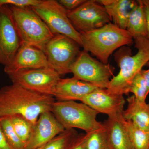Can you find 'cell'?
<instances>
[{
	"label": "cell",
	"instance_id": "f1b7e54d",
	"mask_svg": "<svg viewBox=\"0 0 149 149\" xmlns=\"http://www.w3.org/2000/svg\"><path fill=\"white\" fill-rule=\"evenodd\" d=\"M0 149H14L9 143L0 125Z\"/></svg>",
	"mask_w": 149,
	"mask_h": 149
},
{
	"label": "cell",
	"instance_id": "8fae6325",
	"mask_svg": "<svg viewBox=\"0 0 149 149\" xmlns=\"http://www.w3.org/2000/svg\"><path fill=\"white\" fill-rule=\"evenodd\" d=\"M21 42L9 7L0 6V64L8 65L13 59Z\"/></svg>",
	"mask_w": 149,
	"mask_h": 149
},
{
	"label": "cell",
	"instance_id": "4316f807",
	"mask_svg": "<svg viewBox=\"0 0 149 149\" xmlns=\"http://www.w3.org/2000/svg\"><path fill=\"white\" fill-rule=\"evenodd\" d=\"M86 0H60L58 2L65 9L71 11L77 8Z\"/></svg>",
	"mask_w": 149,
	"mask_h": 149
},
{
	"label": "cell",
	"instance_id": "f546056e",
	"mask_svg": "<svg viewBox=\"0 0 149 149\" xmlns=\"http://www.w3.org/2000/svg\"><path fill=\"white\" fill-rule=\"evenodd\" d=\"M144 6L145 13L146 17L147 29H148V36L149 39V2L148 0H142Z\"/></svg>",
	"mask_w": 149,
	"mask_h": 149
},
{
	"label": "cell",
	"instance_id": "2e32d148",
	"mask_svg": "<svg viewBox=\"0 0 149 149\" xmlns=\"http://www.w3.org/2000/svg\"><path fill=\"white\" fill-rule=\"evenodd\" d=\"M104 6L113 24L120 29L126 30L128 18L131 11L138 4L132 0H99Z\"/></svg>",
	"mask_w": 149,
	"mask_h": 149
},
{
	"label": "cell",
	"instance_id": "603a6c76",
	"mask_svg": "<svg viewBox=\"0 0 149 149\" xmlns=\"http://www.w3.org/2000/svg\"><path fill=\"white\" fill-rule=\"evenodd\" d=\"M15 131L24 146L29 141L34 125L23 116L15 115L9 116Z\"/></svg>",
	"mask_w": 149,
	"mask_h": 149
},
{
	"label": "cell",
	"instance_id": "7402d4cb",
	"mask_svg": "<svg viewBox=\"0 0 149 149\" xmlns=\"http://www.w3.org/2000/svg\"><path fill=\"white\" fill-rule=\"evenodd\" d=\"M85 135L88 149H114L104 125L103 128Z\"/></svg>",
	"mask_w": 149,
	"mask_h": 149
},
{
	"label": "cell",
	"instance_id": "5b68a950",
	"mask_svg": "<svg viewBox=\"0 0 149 149\" xmlns=\"http://www.w3.org/2000/svg\"><path fill=\"white\" fill-rule=\"evenodd\" d=\"M51 112L65 130L78 128L88 133L104 126L97 120L98 113L83 103L55 101Z\"/></svg>",
	"mask_w": 149,
	"mask_h": 149
},
{
	"label": "cell",
	"instance_id": "6da1fadb",
	"mask_svg": "<svg viewBox=\"0 0 149 149\" xmlns=\"http://www.w3.org/2000/svg\"><path fill=\"white\" fill-rule=\"evenodd\" d=\"M55 101L53 96L12 83L0 89V118L20 115L35 125L40 114L51 111Z\"/></svg>",
	"mask_w": 149,
	"mask_h": 149
},
{
	"label": "cell",
	"instance_id": "8992f818",
	"mask_svg": "<svg viewBox=\"0 0 149 149\" xmlns=\"http://www.w3.org/2000/svg\"><path fill=\"white\" fill-rule=\"evenodd\" d=\"M42 19L54 35H63L71 38L82 47L81 34L72 26L68 10L55 0H41L30 7Z\"/></svg>",
	"mask_w": 149,
	"mask_h": 149
},
{
	"label": "cell",
	"instance_id": "484cf974",
	"mask_svg": "<svg viewBox=\"0 0 149 149\" xmlns=\"http://www.w3.org/2000/svg\"><path fill=\"white\" fill-rule=\"evenodd\" d=\"M41 0H0V6H12L17 8L32 7L37 6Z\"/></svg>",
	"mask_w": 149,
	"mask_h": 149
},
{
	"label": "cell",
	"instance_id": "30bf717a",
	"mask_svg": "<svg viewBox=\"0 0 149 149\" xmlns=\"http://www.w3.org/2000/svg\"><path fill=\"white\" fill-rule=\"evenodd\" d=\"M68 15L80 33L98 29L111 22L104 6L95 0H86L77 8L68 11Z\"/></svg>",
	"mask_w": 149,
	"mask_h": 149
},
{
	"label": "cell",
	"instance_id": "ba28073f",
	"mask_svg": "<svg viewBox=\"0 0 149 149\" xmlns=\"http://www.w3.org/2000/svg\"><path fill=\"white\" fill-rule=\"evenodd\" d=\"M115 68L93 58L87 51L80 52L70 68L73 77L100 89H107Z\"/></svg>",
	"mask_w": 149,
	"mask_h": 149
},
{
	"label": "cell",
	"instance_id": "7a4b0ae2",
	"mask_svg": "<svg viewBox=\"0 0 149 149\" xmlns=\"http://www.w3.org/2000/svg\"><path fill=\"white\" fill-rule=\"evenodd\" d=\"M135 47L138 50L132 55L130 48L122 47L114 54V58L120 67L119 73L113 77L107 89L111 93L128 95L133 79L149 61V39L139 37L134 39Z\"/></svg>",
	"mask_w": 149,
	"mask_h": 149
},
{
	"label": "cell",
	"instance_id": "4fadbf2b",
	"mask_svg": "<svg viewBox=\"0 0 149 149\" xmlns=\"http://www.w3.org/2000/svg\"><path fill=\"white\" fill-rule=\"evenodd\" d=\"M98 113L112 116L122 113L125 99L123 96L111 93L107 89L98 88L80 100Z\"/></svg>",
	"mask_w": 149,
	"mask_h": 149
},
{
	"label": "cell",
	"instance_id": "4dcf8cb0",
	"mask_svg": "<svg viewBox=\"0 0 149 149\" xmlns=\"http://www.w3.org/2000/svg\"><path fill=\"white\" fill-rule=\"evenodd\" d=\"M141 72L146 83L147 93L148 95L149 94V69L147 70H142L141 71Z\"/></svg>",
	"mask_w": 149,
	"mask_h": 149
},
{
	"label": "cell",
	"instance_id": "5bb4252c",
	"mask_svg": "<svg viewBox=\"0 0 149 149\" xmlns=\"http://www.w3.org/2000/svg\"><path fill=\"white\" fill-rule=\"evenodd\" d=\"M50 67L45 53L38 48L21 43L13 59L4 66V72L8 75L24 70Z\"/></svg>",
	"mask_w": 149,
	"mask_h": 149
},
{
	"label": "cell",
	"instance_id": "1f68e13d",
	"mask_svg": "<svg viewBox=\"0 0 149 149\" xmlns=\"http://www.w3.org/2000/svg\"><path fill=\"white\" fill-rule=\"evenodd\" d=\"M146 65H147V66H149V61L148 62V63H147Z\"/></svg>",
	"mask_w": 149,
	"mask_h": 149
},
{
	"label": "cell",
	"instance_id": "44dd1931",
	"mask_svg": "<svg viewBox=\"0 0 149 149\" xmlns=\"http://www.w3.org/2000/svg\"><path fill=\"white\" fill-rule=\"evenodd\" d=\"M79 136L74 129H67L37 149H70Z\"/></svg>",
	"mask_w": 149,
	"mask_h": 149
},
{
	"label": "cell",
	"instance_id": "83f0119b",
	"mask_svg": "<svg viewBox=\"0 0 149 149\" xmlns=\"http://www.w3.org/2000/svg\"><path fill=\"white\" fill-rule=\"evenodd\" d=\"M70 149H88L85 134H79L77 139Z\"/></svg>",
	"mask_w": 149,
	"mask_h": 149
},
{
	"label": "cell",
	"instance_id": "9a60e30c",
	"mask_svg": "<svg viewBox=\"0 0 149 149\" xmlns=\"http://www.w3.org/2000/svg\"><path fill=\"white\" fill-rule=\"evenodd\" d=\"M98 88L91 83L73 77L61 78L56 86L53 97L57 101H80Z\"/></svg>",
	"mask_w": 149,
	"mask_h": 149
},
{
	"label": "cell",
	"instance_id": "9c48e42d",
	"mask_svg": "<svg viewBox=\"0 0 149 149\" xmlns=\"http://www.w3.org/2000/svg\"><path fill=\"white\" fill-rule=\"evenodd\" d=\"M13 84L36 93L53 96L61 76L51 67L24 70L8 74Z\"/></svg>",
	"mask_w": 149,
	"mask_h": 149
},
{
	"label": "cell",
	"instance_id": "d6a6232c",
	"mask_svg": "<svg viewBox=\"0 0 149 149\" xmlns=\"http://www.w3.org/2000/svg\"><path fill=\"white\" fill-rule=\"evenodd\" d=\"M148 2H149V0H148Z\"/></svg>",
	"mask_w": 149,
	"mask_h": 149
},
{
	"label": "cell",
	"instance_id": "ffe728a7",
	"mask_svg": "<svg viewBox=\"0 0 149 149\" xmlns=\"http://www.w3.org/2000/svg\"><path fill=\"white\" fill-rule=\"evenodd\" d=\"M123 123L134 149H149V131L141 129L124 118Z\"/></svg>",
	"mask_w": 149,
	"mask_h": 149
},
{
	"label": "cell",
	"instance_id": "7c38bea8",
	"mask_svg": "<svg viewBox=\"0 0 149 149\" xmlns=\"http://www.w3.org/2000/svg\"><path fill=\"white\" fill-rule=\"evenodd\" d=\"M65 129L51 111L40 115L34 125L32 134L26 144L25 149H37L42 146Z\"/></svg>",
	"mask_w": 149,
	"mask_h": 149
},
{
	"label": "cell",
	"instance_id": "d6986e66",
	"mask_svg": "<svg viewBox=\"0 0 149 149\" xmlns=\"http://www.w3.org/2000/svg\"><path fill=\"white\" fill-rule=\"evenodd\" d=\"M129 16L126 30L133 39L139 37H148L146 17L142 0L137 1Z\"/></svg>",
	"mask_w": 149,
	"mask_h": 149
},
{
	"label": "cell",
	"instance_id": "277c9868",
	"mask_svg": "<svg viewBox=\"0 0 149 149\" xmlns=\"http://www.w3.org/2000/svg\"><path fill=\"white\" fill-rule=\"evenodd\" d=\"M9 7L21 43L45 52L46 45L54 35L45 22L30 7Z\"/></svg>",
	"mask_w": 149,
	"mask_h": 149
},
{
	"label": "cell",
	"instance_id": "d4e9b609",
	"mask_svg": "<svg viewBox=\"0 0 149 149\" xmlns=\"http://www.w3.org/2000/svg\"><path fill=\"white\" fill-rule=\"evenodd\" d=\"M129 92L133 93L135 97L140 101H146L148 95L147 84L141 72L133 79Z\"/></svg>",
	"mask_w": 149,
	"mask_h": 149
},
{
	"label": "cell",
	"instance_id": "836d02e7",
	"mask_svg": "<svg viewBox=\"0 0 149 149\" xmlns=\"http://www.w3.org/2000/svg\"></svg>",
	"mask_w": 149,
	"mask_h": 149
},
{
	"label": "cell",
	"instance_id": "ac0fdd59",
	"mask_svg": "<svg viewBox=\"0 0 149 149\" xmlns=\"http://www.w3.org/2000/svg\"><path fill=\"white\" fill-rule=\"evenodd\" d=\"M127 109L123 112V118L143 130L149 131V104L140 101L134 95L128 97Z\"/></svg>",
	"mask_w": 149,
	"mask_h": 149
},
{
	"label": "cell",
	"instance_id": "e0dca14e",
	"mask_svg": "<svg viewBox=\"0 0 149 149\" xmlns=\"http://www.w3.org/2000/svg\"><path fill=\"white\" fill-rule=\"evenodd\" d=\"M122 113L109 116L103 123L114 149H134L123 123Z\"/></svg>",
	"mask_w": 149,
	"mask_h": 149
},
{
	"label": "cell",
	"instance_id": "52a82bcc",
	"mask_svg": "<svg viewBox=\"0 0 149 149\" xmlns=\"http://www.w3.org/2000/svg\"><path fill=\"white\" fill-rule=\"evenodd\" d=\"M80 47L65 35H56L47 44L44 52L50 67L61 76L71 72V67L81 52Z\"/></svg>",
	"mask_w": 149,
	"mask_h": 149
},
{
	"label": "cell",
	"instance_id": "3957f363",
	"mask_svg": "<svg viewBox=\"0 0 149 149\" xmlns=\"http://www.w3.org/2000/svg\"><path fill=\"white\" fill-rule=\"evenodd\" d=\"M80 33L84 50L90 52L105 64H108L110 56L118 48L133 44V37L127 30L111 22L98 29Z\"/></svg>",
	"mask_w": 149,
	"mask_h": 149
},
{
	"label": "cell",
	"instance_id": "cb8c5ba5",
	"mask_svg": "<svg viewBox=\"0 0 149 149\" xmlns=\"http://www.w3.org/2000/svg\"><path fill=\"white\" fill-rule=\"evenodd\" d=\"M0 125L6 139L14 149H25L24 144L15 131L9 116L0 118Z\"/></svg>",
	"mask_w": 149,
	"mask_h": 149
}]
</instances>
